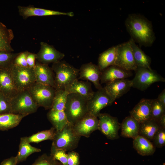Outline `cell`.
<instances>
[{"mask_svg": "<svg viewBox=\"0 0 165 165\" xmlns=\"http://www.w3.org/2000/svg\"><path fill=\"white\" fill-rule=\"evenodd\" d=\"M125 25L131 38L135 42L146 47L154 43L156 38L152 24L144 16L130 14L125 20Z\"/></svg>", "mask_w": 165, "mask_h": 165, "instance_id": "cell-1", "label": "cell"}, {"mask_svg": "<svg viewBox=\"0 0 165 165\" xmlns=\"http://www.w3.org/2000/svg\"><path fill=\"white\" fill-rule=\"evenodd\" d=\"M51 68L54 74L56 90H65L79 77V69L65 61L53 64Z\"/></svg>", "mask_w": 165, "mask_h": 165, "instance_id": "cell-2", "label": "cell"}, {"mask_svg": "<svg viewBox=\"0 0 165 165\" xmlns=\"http://www.w3.org/2000/svg\"><path fill=\"white\" fill-rule=\"evenodd\" d=\"M88 101L78 94H68L64 112L69 123L74 125L89 113Z\"/></svg>", "mask_w": 165, "mask_h": 165, "instance_id": "cell-3", "label": "cell"}, {"mask_svg": "<svg viewBox=\"0 0 165 165\" xmlns=\"http://www.w3.org/2000/svg\"><path fill=\"white\" fill-rule=\"evenodd\" d=\"M81 137L75 131L73 125L68 123L61 130L56 131L51 147L66 152L73 151L77 147Z\"/></svg>", "mask_w": 165, "mask_h": 165, "instance_id": "cell-4", "label": "cell"}, {"mask_svg": "<svg viewBox=\"0 0 165 165\" xmlns=\"http://www.w3.org/2000/svg\"><path fill=\"white\" fill-rule=\"evenodd\" d=\"M11 113L27 116L36 112L38 106L32 99L28 90L19 91L10 99Z\"/></svg>", "mask_w": 165, "mask_h": 165, "instance_id": "cell-5", "label": "cell"}, {"mask_svg": "<svg viewBox=\"0 0 165 165\" xmlns=\"http://www.w3.org/2000/svg\"><path fill=\"white\" fill-rule=\"evenodd\" d=\"M27 90L38 107H43L46 110L51 109L56 91L55 88L36 82Z\"/></svg>", "mask_w": 165, "mask_h": 165, "instance_id": "cell-6", "label": "cell"}, {"mask_svg": "<svg viewBox=\"0 0 165 165\" xmlns=\"http://www.w3.org/2000/svg\"><path fill=\"white\" fill-rule=\"evenodd\" d=\"M11 74L18 91L27 90L36 82L34 68L12 64L10 67Z\"/></svg>", "mask_w": 165, "mask_h": 165, "instance_id": "cell-7", "label": "cell"}, {"mask_svg": "<svg viewBox=\"0 0 165 165\" xmlns=\"http://www.w3.org/2000/svg\"><path fill=\"white\" fill-rule=\"evenodd\" d=\"M133 79L132 87L141 91L146 90L152 84L165 82V79L152 69L137 67Z\"/></svg>", "mask_w": 165, "mask_h": 165, "instance_id": "cell-8", "label": "cell"}, {"mask_svg": "<svg viewBox=\"0 0 165 165\" xmlns=\"http://www.w3.org/2000/svg\"><path fill=\"white\" fill-rule=\"evenodd\" d=\"M117 46V57L114 65L126 70L135 71L137 67L134 59L131 39Z\"/></svg>", "mask_w": 165, "mask_h": 165, "instance_id": "cell-9", "label": "cell"}, {"mask_svg": "<svg viewBox=\"0 0 165 165\" xmlns=\"http://www.w3.org/2000/svg\"><path fill=\"white\" fill-rule=\"evenodd\" d=\"M97 117L99 120L98 130L109 139H118L120 124L118 119L106 113H100Z\"/></svg>", "mask_w": 165, "mask_h": 165, "instance_id": "cell-10", "label": "cell"}, {"mask_svg": "<svg viewBox=\"0 0 165 165\" xmlns=\"http://www.w3.org/2000/svg\"><path fill=\"white\" fill-rule=\"evenodd\" d=\"M114 101L103 87L94 92L91 99L88 101L89 113L97 117L102 109L111 105Z\"/></svg>", "mask_w": 165, "mask_h": 165, "instance_id": "cell-11", "label": "cell"}, {"mask_svg": "<svg viewBox=\"0 0 165 165\" xmlns=\"http://www.w3.org/2000/svg\"><path fill=\"white\" fill-rule=\"evenodd\" d=\"M40 49L36 53V60L42 64H48L62 60L65 54L57 50L52 45L43 42L40 43Z\"/></svg>", "mask_w": 165, "mask_h": 165, "instance_id": "cell-12", "label": "cell"}, {"mask_svg": "<svg viewBox=\"0 0 165 165\" xmlns=\"http://www.w3.org/2000/svg\"><path fill=\"white\" fill-rule=\"evenodd\" d=\"M98 124L97 117L88 113L73 125V128L79 136L88 138L92 132L98 130Z\"/></svg>", "mask_w": 165, "mask_h": 165, "instance_id": "cell-13", "label": "cell"}, {"mask_svg": "<svg viewBox=\"0 0 165 165\" xmlns=\"http://www.w3.org/2000/svg\"><path fill=\"white\" fill-rule=\"evenodd\" d=\"M78 79L90 81L97 90L103 88L100 82L101 71L92 62L82 64L79 69Z\"/></svg>", "mask_w": 165, "mask_h": 165, "instance_id": "cell-14", "label": "cell"}, {"mask_svg": "<svg viewBox=\"0 0 165 165\" xmlns=\"http://www.w3.org/2000/svg\"><path fill=\"white\" fill-rule=\"evenodd\" d=\"M17 8L20 15L25 20L32 16H42L63 15L72 17L74 16V13L72 12H61L37 8L31 5L28 6H18Z\"/></svg>", "mask_w": 165, "mask_h": 165, "instance_id": "cell-15", "label": "cell"}, {"mask_svg": "<svg viewBox=\"0 0 165 165\" xmlns=\"http://www.w3.org/2000/svg\"><path fill=\"white\" fill-rule=\"evenodd\" d=\"M34 69L36 82L55 89L54 74L51 68L48 65L42 64L36 60Z\"/></svg>", "mask_w": 165, "mask_h": 165, "instance_id": "cell-16", "label": "cell"}, {"mask_svg": "<svg viewBox=\"0 0 165 165\" xmlns=\"http://www.w3.org/2000/svg\"><path fill=\"white\" fill-rule=\"evenodd\" d=\"M132 86L131 80L124 79L116 80L108 83L104 87L115 101L127 93Z\"/></svg>", "mask_w": 165, "mask_h": 165, "instance_id": "cell-17", "label": "cell"}, {"mask_svg": "<svg viewBox=\"0 0 165 165\" xmlns=\"http://www.w3.org/2000/svg\"><path fill=\"white\" fill-rule=\"evenodd\" d=\"M10 67L0 68V93L11 99L19 91L14 84Z\"/></svg>", "mask_w": 165, "mask_h": 165, "instance_id": "cell-18", "label": "cell"}, {"mask_svg": "<svg viewBox=\"0 0 165 165\" xmlns=\"http://www.w3.org/2000/svg\"><path fill=\"white\" fill-rule=\"evenodd\" d=\"M132 75L130 71L126 70L115 65H112L101 71V84H106L116 80L127 79Z\"/></svg>", "mask_w": 165, "mask_h": 165, "instance_id": "cell-19", "label": "cell"}, {"mask_svg": "<svg viewBox=\"0 0 165 165\" xmlns=\"http://www.w3.org/2000/svg\"><path fill=\"white\" fill-rule=\"evenodd\" d=\"M152 99L143 98L130 112V116L139 123L151 119Z\"/></svg>", "mask_w": 165, "mask_h": 165, "instance_id": "cell-20", "label": "cell"}, {"mask_svg": "<svg viewBox=\"0 0 165 165\" xmlns=\"http://www.w3.org/2000/svg\"><path fill=\"white\" fill-rule=\"evenodd\" d=\"M65 90L68 94H78L88 101L91 99L94 92L92 90L90 82L79 80L78 79L67 87Z\"/></svg>", "mask_w": 165, "mask_h": 165, "instance_id": "cell-21", "label": "cell"}, {"mask_svg": "<svg viewBox=\"0 0 165 165\" xmlns=\"http://www.w3.org/2000/svg\"><path fill=\"white\" fill-rule=\"evenodd\" d=\"M140 124V123L131 116L126 117L120 124L121 136L134 139L139 135Z\"/></svg>", "mask_w": 165, "mask_h": 165, "instance_id": "cell-22", "label": "cell"}, {"mask_svg": "<svg viewBox=\"0 0 165 165\" xmlns=\"http://www.w3.org/2000/svg\"><path fill=\"white\" fill-rule=\"evenodd\" d=\"M133 145L137 152L143 156L152 155L156 151V147L153 143L140 135L133 139Z\"/></svg>", "mask_w": 165, "mask_h": 165, "instance_id": "cell-23", "label": "cell"}, {"mask_svg": "<svg viewBox=\"0 0 165 165\" xmlns=\"http://www.w3.org/2000/svg\"><path fill=\"white\" fill-rule=\"evenodd\" d=\"M117 55V46L112 47L101 53L98 59L97 65L101 71L114 65Z\"/></svg>", "mask_w": 165, "mask_h": 165, "instance_id": "cell-24", "label": "cell"}, {"mask_svg": "<svg viewBox=\"0 0 165 165\" xmlns=\"http://www.w3.org/2000/svg\"><path fill=\"white\" fill-rule=\"evenodd\" d=\"M29 142L27 137L20 138L19 145V150L17 155V164L25 161L27 158L31 154L41 152V150L32 146Z\"/></svg>", "mask_w": 165, "mask_h": 165, "instance_id": "cell-25", "label": "cell"}, {"mask_svg": "<svg viewBox=\"0 0 165 165\" xmlns=\"http://www.w3.org/2000/svg\"><path fill=\"white\" fill-rule=\"evenodd\" d=\"M130 39L134 59L137 67L151 69V58L136 44L133 39Z\"/></svg>", "mask_w": 165, "mask_h": 165, "instance_id": "cell-26", "label": "cell"}, {"mask_svg": "<svg viewBox=\"0 0 165 165\" xmlns=\"http://www.w3.org/2000/svg\"><path fill=\"white\" fill-rule=\"evenodd\" d=\"M47 116L56 131L61 130L69 123L64 111L50 109L47 114Z\"/></svg>", "mask_w": 165, "mask_h": 165, "instance_id": "cell-27", "label": "cell"}, {"mask_svg": "<svg viewBox=\"0 0 165 165\" xmlns=\"http://www.w3.org/2000/svg\"><path fill=\"white\" fill-rule=\"evenodd\" d=\"M14 37L13 30L0 21V51L13 52L11 44Z\"/></svg>", "mask_w": 165, "mask_h": 165, "instance_id": "cell-28", "label": "cell"}, {"mask_svg": "<svg viewBox=\"0 0 165 165\" xmlns=\"http://www.w3.org/2000/svg\"><path fill=\"white\" fill-rule=\"evenodd\" d=\"M25 116L12 113L0 115V130H6L16 127Z\"/></svg>", "mask_w": 165, "mask_h": 165, "instance_id": "cell-29", "label": "cell"}, {"mask_svg": "<svg viewBox=\"0 0 165 165\" xmlns=\"http://www.w3.org/2000/svg\"><path fill=\"white\" fill-rule=\"evenodd\" d=\"M160 127L157 121L150 119L140 123L139 135L151 141Z\"/></svg>", "mask_w": 165, "mask_h": 165, "instance_id": "cell-30", "label": "cell"}, {"mask_svg": "<svg viewBox=\"0 0 165 165\" xmlns=\"http://www.w3.org/2000/svg\"><path fill=\"white\" fill-rule=\"evenodd\" d=\"M56 130L53 127L50 129L39 131L27 137L29 142L38 143L46 140H52L54 137Z\"/></svg>", "mask_w": 165, "mask_h": 165, "instance_id": "cell-31", "label": "cell"}, {"mask_svg": "<svg viewBox=\"0 0 165 165\" xmlns=\"http://www.w3.org/2000/svg\"><path fill=\"white\" fill-rule=\"evenodd\" d=\"M68 94L64 90H56L51 109L64 111Z\"/></svg>", "mask_w": 165, "mask_h": 165, "instance_id": "cell-32", "label": "cell"}, {"mask_svg": "<svg viewBox=\"0 0 165 165\" xmlns=\"http://www.w3.org/2000/svg\"><path fill=\"white\" fill-rule=\"evenodd\" d=\"M165 113V107L157 99H152L151 119L156 121Z\"/></svg>", "mask_w": 165, "mask_h": 165, "instance_id": "cell-33", "label": "cell"}, {"mask_svg": "<svg viewBox=\"0 0 165 165\" xmlns=\"http://www.w3.org/2000/svg\"><path fill=\"white\" fill-rule=\"evenodd\" d=\"M18 53L0 51V68H8L11 66Z\"/></svg>", "mask_w": 165, "mask_h": 165, "instance_id": "cell-34", "label": "cell"}, {"mask_svg": "<svg viewBox=\"0 0 165 165\" xmlns=\"http://www.w3.org/2000/svg\"><path fill=\"white\" fill-rule=\"evenodd\" d=\"M32 165H62L51 156L44 153L37 159Z\"/></svg>", "mask_w": 165, "mask_h": 165, "instance_id": "cell-35", "label": "cell"}, {"mask_svg": "<svg viewBox=\"0 0 165 165\" xmlns=\"http://www.w3.org/2000/svg\"><path fill=\"white\" fill-rule=\"evenodd\" d=\"M66 151L51 147L50 156L55 160L59 161L62 165H67V154Z\"/></svg>", "mask_w": 165, "mask_h": 165, "instance_id": "cell-36", "label": "cell"}, {"mask_svg": "<svg viewBox=\"0 0 165 165\" xmlns=\"http://www.w3.org/2000/svg\"><path fill=\"white\" fill-rule=\"evenodd\" d=\"M155 146L161 148L165 145V128L160 127L154 135L152 141Z\"/></svg>", "mask_w": 165, "mask_h": 165, "instance_id": "cell-37", "label": "cell"}, {"mask_svg": "<svg viewBox=\"0 0 165 165\" xmlns=\"http://www.w3.org/2000/svg\"><path fill=\"white\" fill-rule=\"evenodd\" d=\"M10 99L0 93V115L11 113Z\"/></svg>", "mask_w": 165, "mask_h": 165, "instance_id": "cell-38", "label": "cell"}, {"mask_svg": "<svg viewBox=\"0 0 165 165\" xmlns=\"http://www.w3.org/2000/svg\"><path fill=\"white\" fill-rule=\"evenodd\" d=\"M28 52V51H25L18 53L14 59L13 64L21 67H28L26 60Z\"/></svg>", "mask_w": 165, "mask_h": 165, "instance_id": "cell-39", "label": "cell"}, {"mask_svg": "<svg viewBox=\"0 0 165 165\" xmlns=\"http://www.w3.org/2000/svg\"><path fill=\"white\" fill-rule=\"evenodd\" d=\"M67 165H80L79 156L78 153L73 151L67 154Z\"/></svg>", "mask_w": 165, "mask_h": 165, "instance_id": "cell-40", "label": "cell"}, {"mask_svg": "<svg viewBox=\"0 0 165 165\" xmlns=\"http://www.w3.org/2000/svg\"><path fill=\"white\" fill-rule=\"evenodd\" d=\"M36 59V54L28 52L26 58L28 66L34 68L35 65Z\"/></svg>", "mask_w": 165, "mask_h": 165, "instance_id": "cell-41", "label": "cell"}, {"mask_svg": "<svg viewBox=\"0 0 165 165\" xmlns=\"http://www.w3.org/2000/svg\"><path fill=\"white\" fill-rule=\"evenodd\" d=\"M17 164L16 156H12L4 160L1 163L0 165H16Z\"/></svg>", "mask_w": 165, "mask_h": 165, "instance_id": "cell-42", "label": "cell"}, {"mask_svg": "<svg viewBox=\"0 0 165 165\" xmlns=\"http://www.w3.org/2000/svg\"><path fill=\"white\" fill-rule=\"evenodd\" d=\"M157 99L165 107V89H163L159 94Z\"/></svg>", "mask_w": 165, "mask_h": 165, "instance_id": "cell-43", "label": "cell"}, {"mask_svg": "<svg viewBox=\"0 0 165 165\" xmlns=\"http://www.w3.org/2000/svg\"><path fill=\"white\" fill-rule=\"evenodd\" d=\"M157 122L160 127L165 128V113L158 119Z\"/></svg>", "mask_w": 165, "mask_h": 165, "instance_id": "cell-44", "label": "cell"}]
</instances>
